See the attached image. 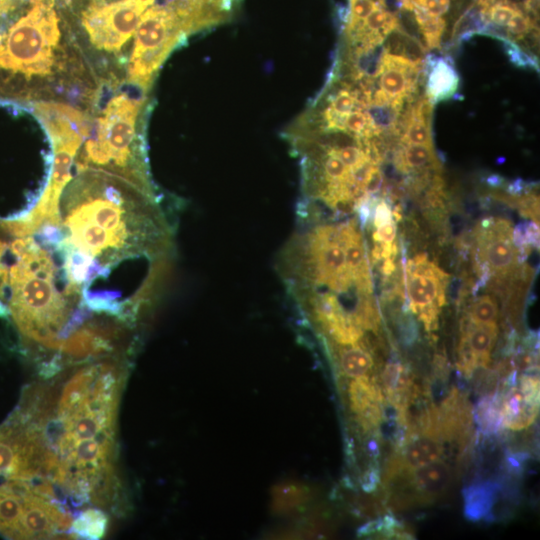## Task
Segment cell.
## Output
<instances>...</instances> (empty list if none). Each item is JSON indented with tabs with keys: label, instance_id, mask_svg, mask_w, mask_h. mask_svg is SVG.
<instances>
[{
	"label": "cell",
	"instance_id": "cell-1",
	"mask_svg": "<svg viewBox=\"0 0 540 540\" xmlns=\"http://www.w3.org/2000/svg\"><path fill=\"white\" fill-rule=\"evenodd\" d=\"M47 219L56 224L64 271L87 303L97 299L100 281L123 264L165 263L172 249V232L156 197L100 170L73 174Z\"/></svg>",
	"mask_w": 540,
	"mask_h": 540
},
{
	"label": "cell",
	"instance_id": "cell-2",
	"mask_svg": "<svg viewBox=\"0 0 540 540\" xmlns=\"http://www.w3.org/2000/svg\"><path fill=\"white\" fill-rule=\"evenodd\" d=\"M123 380L113 363L83 367L66 381L55 404L51 479L81 502L104 503L114 489Z\"/></svg>",
	"mask_w": 540,
	"mask_h": 540
},
{
	"label": "cell",
	"instance_id": "cell-3",
	"mask_svg": "<svg viewBox=\"0 0 540 540\" xmlns=\"http://www.w3.org/2000/svg\"><path fill=\"white\" fill-rule=\"evenodd\" d=\"M27 2L0 27V101L30 106L68 99L76 107V99L88 112L100 84L75 34L61 26L56 0Z\"/></svg>",
	"mask_w": 540,
	"mask_h": 540
},
{
	"label": "cell",
	"instance_id": "cell-4",
	"mask_svg": "<svg viewBox=\"0 0 540 540\" xmlns=\"http://www.w3.org/2000/svg\"><path fill=\"white\" fill-rule=\"evenodd\" d=\"M125 83L109 87L105 102L98 97L89 110L90 132L74 160L73 170L95 169L120 176L156 197L149 177L145 148L147 93Z\"/></svg>",
	"mask_w": 540,
	"mask_h": 540
},
{
	"label": "cell",
	"instance_id": "cell-5",
	"mask_svg": "<svg viewBox=\"0 0 540 540\" xmlns=\"http://www.w3.org/2000/svg\"><path fill=\"white\" fill-rule=\"evenodd\" d=\"M155 0H90L80 13L84 38L78 42L100 86L125 83V47L144 11Z\"/></svg>",
	"mask_w": 540,
	"mask_h": 540
},
{
	"label": "cell",
	"instance_id": "cell-6",
	"mask_svg": "<svg viewBox=\"0 0 540 540\" xmlns=\"http://www.w3.org/2000/svg\"><path fill=\"white\" fill-rule=\"evenodd\" d=\"M188 36L168 3L149 6L141 15L133 36L125 83L148 93L163 62Z\"/></svg>",
	"mask_w": 540,
	"mask_h": 540
},
{
	"label": "cell",
	"instance_id": "cell-7",
	"mask_svg": "<svg viewBox=\"0 0 540 540\" xmlns=\"http://www.w3.org/2000/svg\"><path fill=\"white\" fill-rule=\"evenodd\" d=\"M52 465V453L40 427L20 410L0 426L1 477L48 481Z\"/></svg>",
	"mask_w": 540,
	"mask_h": 540
},
{
	"label": "cell",
	"instance_id": "cell-8",
	"mask_svg": "<svg viewBox=\"0 0 540 540\" xmlns=\"http://www.w3.org/2000/svg\"><path fill=\"white\" fill-rule=\"evenodd\" d=\"M539 410V380L522 375L518 382L508 384L500 403L501 424L519 431L530 426Z\"/></svg>",
	"mask_w": 540,
	"mask_h": 540
},
{
	"label": "cell",
	"instance_id": "cell-9",
	"mask_svg": "<svg viewBox=\"0 0 540 540\" xmlns=\"http://www.w3.org/2000/svg\"><path fill=\"white\" fill-rule=\"evenodd\" d=\"M400 454L395 456L388 467L387 476L393 479L440 459L443 453L442 440L427 432L408 437Z\"/></svg>",
	"mask_w": 540,
	"mask_h": 540
},
{
	"label": "cell",
	"instance_id": "cell-10",
	"mask_svg": "<svg viewBox=\"0 0 540 540\" xmlns=\"http://www.w3.org/2000/svg\"><path fill=\"white\" fill-rule=\"evenodd\" d=\"M32 482L7 480L0 485V533L10 539H20L23 516Z\"/></svg>",
	"mask_w": 540,
	"mask_h": 540
},
{
	"label": "cell",
	"instance_id": "cell-11",
	"mask_svg": "<svg viewBox=\"0 0 540 540\" xmlns=\"http://www.w3.org/2000/svg\"><path fill=\"white\" fill-rule=\"evenodd\" d=\"M351 409L366 429L377 427L383 418V394L380 387L366 375L356 377L349 387Z\"/></svg>",
	"mask_w": 540,
	"mask_h": 540
},
{
	"label": "cell",
	"instance_id": "cell-12",
	"mask_svg": "<svg viewBox=\"0 0 540 540\" xmlns=\"http://www.w3.org/2000/svg\"><path fill=\"white\" fill-rule=\"evenodd\" d=\"M490 228L487 227L481 237L483 258L491 268L498 272L504 273L512 269L516 261V252L512 246V233L509 226L504 221L489 222Z\"/></svg>",
	"mask_w": 540,
	"mask_h": 540
},
{
	"label": "cell",
	"instance_id": "cell-13",
	"mask_svg": "<svg viewBox=\"0 0 540 540\" xmlns=\"http://www.w3.org/2000/svg\"><path fill=\"white\" fill-rule=\"evenodd\" d=\"M408 278V295L410 306L415 313H421L424 310L441 306L444 303V294L440 293V280L438 276L442 273L433 265L424 267V263L417 265Z\"/></svg>",
	"mask_w": 540,
	"mask_h": 540
},
{
	"label": "cell",
	"instance_id": "cell-14",
	"mask_svg": "<svg viewBox=\"0 0 540 540\" xmlns=\"http://www.w3.org/2000/svg\"><path fill=\"white\" fill-rule=\"evenodd\" d=\"M408 486L421 502H433L448 488L451 480L450 467L442 460H437L405 475Z\"/></svg>",
	"mask_w": 540,
	"mask_h": 540
},
{
	"label": "cell",
	"instance_id": "cell-15",
	"mask_svg": "<svg viewBox=\"0 0 540 540\" xmlns=\"http://www.w3.org/2000/svg\"><path fill=\"white\" fill-rule=\"evenodd\" d=\"M458 83V74L447 58L429 61L426 92L431 103L450 98L456 92Z\"/></svg>",
	"mask_w": 540,
	"mask_h": 540
},
{
	"label": "cell",
	"instance_id": "cell-16",
	"mask_svg": "<svg viewBox=\"0 0 540 540\" xmlns=\"http://www.w3.org/2000/svg\"><path fill=\"white\" fill-rule=\"evenodd\" d=\"M382 43L386 53L403 57L415 64H420L425 58V48L419 39L398 26L385 37Z\"/></svg>",
	"mask_w": 540,
	"mask_h": 540
},
{
	"label": "cell",
	"instance_id": "cell-17",
	"mask_svg": "<svg viewBox=\"0 0 540 540\" xmlns=\"http://www.w3.org/2000/svg\"><path fill=\"white\" fill-rule=\"evenodd\" d=\"M497 337L496 323L473 324L463 336V340L472 352L477 366H486L490 352Z\"/></svg>",
	"mask_w": 540,
	"mask_h": 540
},
{
	"label": "cell",
	"instance_id": "cell-18",
	"mask_svg": "<svg viewBox=\"0 0 540 540\" xmlns=\"http://www.w3.org/2000/svg\"><path fill=\"white\" fill-rule=\"evenodd\" d=\"M108 527L107 515L95 508L81 512L71 525V534L85 539H100Z\"/></svg>",
	"mask_w": 540,
	"mask_h": 540
},
{
	"label": "cell",
	"instance_id": "cell-19",
	"mask_svg": "<svg viewBox=\"0 0 540 540\" xmlns=\"http://www.w3.org/2000/svg\"><path fill=\"white\" fill-rule=\"evenodd\" d=\"M339 364L346 376L356 378L371 370L373 358L366 350L353 344L340 351Z\"/></svg>",
	"mask_w": 540,
	"mask_h": 540
},
{
	"label": "cell",
	"instance_id": "cell-20",
	"mask_svg": "<svg viewBox=\"0 0 540 540\" xmlns=\"http://www.w3.org/2000/svg\"><path fill=\"white\" fill-rule=\"evenodd\" d=\"M410 12L414 14L426 46L429 49L438 48L446 27L445 20L438 16H432L418 7H413Z\"/></svg>",
	"mask_w": 540,
	"mask_h": 540
},
{
	"label": "cell",
	"instance_id": "cell-21",
	"mask_svg": "<svg viewBox=\"0 0 540 540\" xmlns=\"http://www.w3.org/2000/svg\"><path fill=\"white\" fill-rule=\"evenodd\" d=\"M497 305L495 301L487 295L479 297L470 310V320L473 324L496 323Z\"/></svg>",
	"mask_w": 540,
	"mask_h": 540
},
{
	"label": "cell",
	"instance_id": "cell-22",
	"mask_svg": "<svg viewBox=\"0 0 540 540\" xmlns=\"http://www.w3.org/2000/svg\"><path fill=\"white\" fill-rule=\"evenodd\" d=\"M433 147L408 144L403 152V162L410 168H423L434 160Z\"/></svg>",
	"mask_w": 540,
	"mask_h": 540
},
{
	"label": "cell",
	"instance_id": "cell-23",
	"mask_svg": "<svg viewBox=\"0 0 540 540\" xmlns=\"http://www.w3.org/2000/svg\"><path fill=\"white\" fill-rule=\"evenodd\" d=\"M519 8L509 0H498L492 4L483 15H487L490 22L497 26H507Z\"/></svg>",
	"mask_w": 540,
	"mask_h": 540
},
{
	"label": "cell",
	"instance_id": "cell-24",
	"mask_svg": "<svg viewBox=\"0 0 540 540\" xmlns=\"http://www.w3.org/2000/svg\"><path fill=\"white\" fill-rule=\"evenodd\" d=\"M418 7L432 16L441 17L450 7V0H402V8L411 11Z\"/></svg>",
	"mask_w": 540,
	"mask_h": 540
},
{
	"label": "cell",
	"instance_id": "cell-25",
	"mask_svg": "<svg viewBox=\"0 0 540 540\" xmlns=\"http://www.w3.org/2000/svg\"><path fill=\"white\" fill-rule=\"evenodd\" d=\"M378 6H381L378 0H351L348 25L363 21Z\"/></svg>",
	"mask_w": 540,
	"mask_h": 540
},
{
	"label": "cell",
	"instance_id": "cell-26",
	"mask_svg": "<svg viewBox=\"0 0 540 540\" xmlns=\"http://www.w3.org/2000/svg\"><path fill=\"white\" fill-rule=\"evenodd\" d=\"M532 27V21L520 9L514 14L507 24L508 32L515 36H523L527 34Z\"/></svg>",
	"mask_w": 540,
	"mask_h": 540
},
{
	"label": "cell",
	"instance_id": "cell-27",
	"mask_svg": "<svg viewBox=\"0 0 540 540\" xmlns=\"http://www.w3.org/2000/svg\"><path fill=\"white\" fill-rule=\"evenodd\" d=\"M382 174L376 166H371L364 183V193L371 194L377 192L382 184Z\"/></svg>",
	"mask_w": 540,
	"mask_h": 540
},
{
	"label": "cell",
	"instance_id": "cell-28",
	"mask_svg": "<svg viewBox=\"0 0 540 540\" xmlns=\"http://www.w3.org/2000/svg\"><path fill=\"white\" fill-rule=\"evenodd\" d=\"M396 236V226L393 221L377 227L373 239L378 243H391Z\"/></svg>",
	"mask_w": 540,
	"mask_h": 540
},
{
	"label": "cell",
	"instance_id": "cell-29",
	"mask_svg": "<svg viewBox=\"0 0 540 540\" xmlns=\"http://www.w3.org/2000/svg\"><path fill=\"white\" fill-rule=\"evenodd\" d=\"M392 220V211L388 205L381 201L377 204L374 213V225L380 227L384 224L390 223Z\"/></svg>",
	"mask_w": 540,
	"mask_h": 540
},
{
	"label": "cell",
	"instance_id": "cell-30",
	"mask_svg": "<svg viewBox=\"0 0 540 540\" xmlns=\"http://www.w3.org/2000/svg\"><path fill=\"white\" fill-rule=\"evenodd\" d=\"M26 0H0V23L8 18Z\"/></svg>",
	"mask_w": 540,
	"mask_h": 540
},
{
	"label": "cell",
	"instance_id": "cell-31",
	"mask_svg": "<svg viewBox=\"0 0 540 540\" xmlns=\"http://www.w3.org/2000/svg\"><path fill=\"white\" fill-rule=\"evenodd\" d=\"M393 270H394L393 261L390 258L386 259V261L384 262V265H383L384 273L385 274H390Z\"/></svg>",
	"mask_w": 540,
	"mask_h": 540
}]
</instances>
